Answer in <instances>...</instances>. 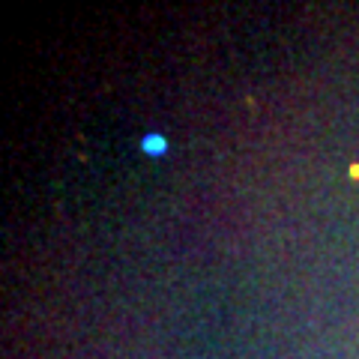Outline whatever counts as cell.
Masks as SVG:
<instances>
[{"mask_svg":"<svg viewBox=\"0 0 359 359\" xmlns=\"http://www.w3.org/2000/svg\"><path fill=\"white\" fill-rule=\"evenodd\" d=\"M141 147H144V153H147V156H162L165 150H168V141L162 138V135H147V138H144L141 141Z\"/></svg>","mask_w":359,"mask_h":359,"instance_id":"obj_1","label":"cell"}]
</instances>
